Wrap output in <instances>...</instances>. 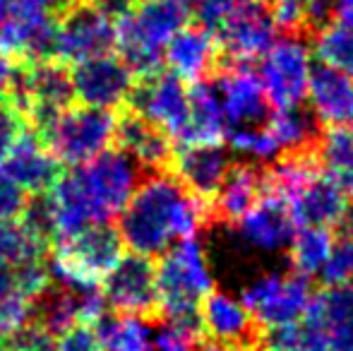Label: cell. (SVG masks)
Instances as JSON below:
<instances>
[{"mask_svg":"<svg viewBox=\"0 0 353 351\" xmlns=\"http://www.w3.org/2000/svg\"><path fill=\"white\" fill-rule=\"evenodd\" d=\"M56 351H103L94 325L77 323L56 337Z\"/></svg>","mask_w":353,"mask_h":351,"instance_id":"obj_40","label":"cell"},{"mask_svg":"<svg viewBox=\"0 0 353 351\" xmlns=\"http://www.w3.org/2000/svg\"><path fill=\"white\" fill-rule=\"evenodd\" d=\"M118 41V27L113 17L89 5L74 3L61 14L53 39V61L63 66H79L92 58L106 56Z\"/></svg>","mask_w":353,"mask_h":351,"instance_id":"obj_10","label":"cell"},{"mask_svg":"<svg viewBox=\"0 0 353 351\" xmlns=\"http://www.w3.org/2000/svg\"><path fill=\"white\" fill-rule=\"evenodd\" d=\"M296 219L279 192L265 188L260 200L236 221L238 239L260 253H281L288 250L296 236Z\"/></svg>","mask_w":353,"mask_h":351,"instance_id":"obj_15","label":"cell"},{"mask_svg":"<svg viewBox=\"0 0 353 351\" xmlns=\"http://www.w3.org/2000/svg\"><path fill=\"white\" fill-rule=\"evenodd\" d=\"M315 56L322 66L336 68L353 77V27L332 19L330 24L317 29Z\"/></svg>","mask_w":353,"mask_h":351,"instance_id":"obj_33","label":"cell"},{"mask_svg":"<svg viewBox=\"0 0 353 351\" xmlns=\"http://www.w3.org/2000/svg\"><path fill=\"white\" fill-rule=\"evenodd\" d=\"M173 176L207 205L231 171V157L221 145H190L173 157Z\"/></svg>","mask_w":353,"mask_h":351,"instance_id":"obj_19","label":"cell"},{"mask_svg":"<svg viewBox=\"0 0 353 351\" xmlns=\"http://www.w3.org/2000/svg\"><path fill=\"white\" fill-rule=\"evenodd\" d=\"M210 205L192 195L181 181L166 171H157L137 185L121 212L118 231L132 253L163 255L168 248L195 239L207 221Z\"/></svg>","mask_w":353,"mask_h":351,"instance_id":"obj_2","label":"cell"},{"mask_svg":"<svg viewBox=\"0 0 353 351\" xmlns=\"http://www.w3.org/2000/svg\"><path fill=\"white\" fill-rule=\"evenodd\" d=\"M228 132V123L223 116L221 99L216 85L210 80H200L190 87V118L183 132L176 137L183 147L190 145H221Z\"/></svg>","mask_w":353,"mask_h":351,"instance_id":"obj_25","label":"cell"},{"mask_svg":"<svg viewBox=\"0 0 353 351\" xmlns=\"http://www.w3.org/2000/svg\"><path fill=\"white\" fill-rule=\"evenodd\" d=\"M123 236L108 224H92L56 241L51 277L63 286L77 291L99 289L103 277L123 258Z\"/></svg>","mask_w":353,"mask_h":351,"instance_id":"obj_6","label":"cell"},{"mask_svg":"<svg viewBox=\"0 0 353 351\" xmlns=\"http://www.w3.org/2000/svg\"><path fill=\"white\" fill-rule=\"evenodd\" d=\"M349 241H351V245H353V219H351V239Z\"/></svg>","mask_w":353,"mask_h":351,"instance_id":"obj_48","label":"cell"},{"mask_svg":"<svg viewBox=\"0 0 353 351\" xmlns=\"http://www.w3.org/2000/svg\"><path fill=\"white\" fill-rule=\"evenodd\" d=\"M325 286H346L353 281V245L351 241H339L320 272Z\"/></svg>","mask_w":353,"mask_h":351,"instance_id":"obj_37","label":"cell"},{"mask_svg":"<svg viewBox=\"0 0 353 351\" xmlns=\"http://www.w3.org/2000/svg\"><path fill=\"white\" fill-rule=\"evenodd\" d=\"M307 106L320 126L341 128L353 123V77L330 66H315L307 87Z\"/></svg>","mask_w":353,"mask_h":351,"instance_id":"obj_20","label":"cell"},{"mask_svg":"<svg viewBox=\"0 0 353 351\" xmlns=\"http://www.w3.org/2000/svg\"><path fill=\"white\" fill-rule=\"evenodd\" d=\"M29 205V192L12 181L5 171H0V221L22 219Z\"/></svg>","mask_w":353,"mask_h":351,"instance_id":"obj_38","label":"cell"},{"mask_svg":"<svg viewBox=\"0 0 353 351\" xmlns=\"http://www.w3.org/2000/svg\"><path fill=\"white\" fill-rule=\"evenodd\" d=\"M260 80L267 101L276 111L301 108L307 99V87L312 77V51L298 37L276 39L274 46L260 58Z\"/></svg>","mask_w":353,"mask_h":351,"instance_id":"obj_11","label":"cell"},{"mask_svg":"<svg viewBox=\"0 0 353 351\" xmlns=\"http://www.w3.org/2000/svg\"><path fill=\"white\" fill-rule=\"evenodd\" d=\"M334 229L327 226H298L291 245H288V258L291 267L305 277L320 274L327 260L332 258L336 248Z\"/></svg>","mask_w":353,"mask_h":351,"instance_id":"obj_27","label":"cell"},{"mask_svg":"<svg viewBox=\"0 0 353 351\" xmlns=\"http://www.w3.org/2000/svg\"><path fill=\"white\" fill-rule=\"evenodd\" d=\"M219 53H221V43L214 37V32L195 24V27H183L171 39L163 61L168 63L173 75L185 80L188 85H195L200 80H207V75L216 66Z\"/></svg>","mask_w":353,"mask_h":351,"instance_id":"obj_21","label":"cell"},{"mask_svg":"<svg viewBox=\"0 0 353 351\" xmlns=\"http://www.w3.org/2000/svg\"><path fill=\"white\" fill-rule=\"evenodd\" d=\"M192 351H233V349L221 347V344H216V342H210V344H197Z\"/></svg>","mask_w":353,"mask_h":351,"instance_id":"obj_45","label":"cell"},{"mask_svg":"<svg viewBox=\"0 0 353 351\" xmlns=\"http://www.w3.org/2000/svg\"><path fill=\"white\" fill-rule=\"evenodd\" d=\"M34 323V301L17 289L0 301V339H10Z\"/></svg>","mask_w":353,"mask_h":351,"instance_id":"obj_36","label":"cell"},{"mask_svg":"<svg viewBox=\"0 0 353 351\" xmlns=\"http://www.w3.org/2000/svg\"><path fill=\"white\" fill-rule=\"evenodd\" d=\"M216 92L221 99L228 130L243 126H260L270 118V101L262 87L260 72L248 63H233L216 77Z\"/></svg>","mask_w":353,"mask_h":351,"instance_id":"obj_16","label":"cell"},{"mask_svg":"<svg viewBox=\"0 0 353 351\" xmlns=\"http://www.w3.org/2000/svg\"><path fill=\"white\" fill-rule=\"evenodd\" d=\"M260 347L262 351H332L325 330L303 318L283 328L265 330Z\"/></svg>","mask_w":353,"mask_h":351,"instance_id":"obj_32","label":"cell"},{"mask_svg":"<svg viewBox=\"0 0 353 351\" xmlns=\"http://www.w3.org/2000/svg\"><path fill=\"white\" fill-rule=\"evenodd\" d=\"M140 185V164L123 150H106L97 159L77 166L41 195L29 200L22 219L41 236L65 239L92 224H108Z\"/></svg>","mask_w":353,"mask_h":351,"instance_id":"obj_1","label":"cell"},{"mask_svg":"<svg viewBox=\"0 0 353 351\" xmlns=\"http://www.w3.org/2000/svg\"><path fill=\"white\" fill-rule=\"evenodd\" d=\"M87 3L99 8L101 12L111 14V17H123L130 10V0H87Z\"/></svg>","mask_w":353,"mask_h":351,"instance_id":"obj_43","label":"cell"},{"mask_svg":"<svg viewBox=\"0 0 353 351\" xmlns=\"http://www.w3.org/2000/svg\"><path fill=\"white\" fill-rule=\"evenodd\" d=\"M190 10L185 0H152L121 17L118 41L121 58L135 75L147 77L159 72L171 39L188 27Z\"/></svg>","mask_w":353,"mask_h":351,"instance_id":"obj_4","label":"cell"},{"mask_svg":"<svg viewBox=\"0 0 353 351\" xmlns=\"http://www.w3.org/2000/svg\"><path fill=\"white\" fill-rule=\"evenodd\" d=\"M48 243L39 231H34L24 219L0 221V258L12 267H22L37 260H46Z\"/></svg>","mask_w":353,"mask_h":351,"instance_id":"obj_30","label":"cell"},{"mask_svg":"<svg viewBox=\"0 0 353 351\" xmlns=\"http://www.w3.org/2000/svg\"><path fill=\"white\" fill-rule=\"evenodd\" d=\"M315 118L312 113H303L301 108H283L276 111L272 118H267V126L274 132L276 142L281 145L283 152H305L307 145L315 140Z\"/></svg>","mask_w":353,"mask_h":351,"instance_id":"obj_34","label":"cell"},{"mask_svg":"<svg viewBox=\"0 0 353 351\" xmlns=\"http://www.w3.org/2000/svg\"><path fill=\"white\" fill-rule=\"evenodd\" d=\"M118 121L113 111L94 106H70L41 128V137L61 164L82 166L97 159L116 140Z\"/></svg>","mask_w":353,"mask_h":351,"instance_id":"obj_7","label":"cell"},{"mask_svg":"<svg viewBox=\"0 0 353 351\" xmlns=\"http://www.w3.org/2000/svg\"><path fill=\"white\" fill-rule=\"evenodd\" d=\"M267 188L286 200L298 226H334L349 217V195L312 152H293L265 174Z\"/></svg>","mask_w":353,"mask_h":351,"instance_id":"obj_3","label":"cell"},{"mask_svg":"<svg viewBox=\"0 0 353 351\" xmlns=\"http://www.w3.org/2000/svg\"><path fill=\"white\" fill-rule=\"evenodd\" d=\"M58 164L41 135L24 130L10 150L3 171L27 192H46L58 181Z\"/></svg>","mask_w":353,"mask_h":351,"instance_id":"obj_22","label":"cell"},{"mask_svg":"<svg viewBox=\"0 0 353 351\" xmlns=\"http://www.w3.org/2000/svg\"><path fill=\"white\" fill-rule=\"evenodd\" d=\"M116 140L125 154H130L142 169L163 171L171 166L173 150L171 135L142 118L137 111H130L118 121Z\"/></svg>","mask_w":353,"mask_h":351,"instance_id":"obj_24","label":"cell"},{"mask_svg":"<svg viewBox=\"0 0 353 351\" xmlns=\"http://www.w3.org/2000/svg\"><path fill=\"white\" fill-rule=\"evenodd\" d=\"M226 140L233 154L243 157V159L250 161V164H274L283 152L267 123L231 128V130L226 132Z\"/></svg>","mask_w":353,"mask_h":351,"instance_id":"obj_31","label":"cell"},{"mask_svg":"<svg viewBox=\"0 0 353 351\" xmlns=\"http://www.w3.org/2000/svg\"><path fill=\"white\" fill-rule=\"evenodd\" d=\"M74 99L94 108H121L135 92V72L118 56H99L72 68Z\"/></svg>","mask_w":353,"mask_h":351,"instance_id":"obj_14","label":"cell"},{"mask_svg":"<svg viewBox=\"0 0 353 351\" xmlns=\"http://www.w3.org/2000/svg\"><path fill=\"white\" fill-rule=\"evenodd\" d=\"M14 291V267L0 258V301Z\"/></svg>","mask_w":353,"mask_h":351,"instance_id":"obj_44","label":"cell"},{"mask_svg":"<svg viewBox=\"0 0 353 351\" xmlns=\"http://www.w3.org/2000/svg\"><path fill=\"white\" fill-rule=\"evenodd\" d=\"M103 351H149L152 349V332H149V320L137 315H121V313H103L94 323Z\"/></svg>","mask_w":353,"mask_h":351,"instance_id":"obj_28","label":"cell"},{"mask_svg":"<svg viewBox=\"0 0 353 351\" xmlns=\"http://www.w3.org/2000/svg\"><path fill=\"white\" fill-rule=\"evenodd\" d=\"M74 0H12L0 24V53L17 63L53 58V39L61 14Z\"/></svg>","mask_w":353,"mask_h":351,"instance_id":"obj_8","label":"cell"},{"mask_svg":"<svg viewBox=\"0 0 353 351\" xmlns=\"http://www.w3.org/2000/svg\"><path fill=\"white\" fill-rule=\"evenodd\" d=\"M334 19V0H307L305 5V24L325 27Z\"/></svg>","mask_w":353,"mask_h":351,"instance_id":"obj_42","label":"cell"},{"mask_svg":"<svg viewBox=\"0 0 353 351\" xmlns=\"http://www.w3.org/2000/svg\"><path fill=\"white\" fill-rule=\"evenodd\" d=\"M10 8H12V0H0V24L5 22V17H8Z\"/></svg>","mask_w":353,"mask_h":351,"instance_id":"obj_46","label":"cell"},{"mask_svg":"<svg viewBox=\"0 0 353 351\" xmlns=\"http://www.w3.org/2000/svg\"><path fill=\"white\" fill-rule=\"evenodd\" d=\"M130 3H137V5H144V3H152V0H130Z\"/></svg>","mask_w":353,"mask_h":351,"instance_id":"obj_47","label":"cell"},{"mask_svg":"<svg viewBox=\"0 0 353 351\" xmlns=\"http://www.w3.org/2000/svg\"><path fill=\"white\" fill-rule=\"evenodd\" d=\"M200 318L202 328H205V337H210L212 342L221 344V347L233 351L260 347L262 328L252 318L243 299L223 294V291H212L202 301Z\"/></svg>","mask_w":353,"mask_h":351,"instance_id":"obj_17","label":"cell"},{"mask_svg":"<svg viewBox=\"0 0 353 351\" xmlns=\"http://www.w3.org/2000/svg\"><path fill=\"white\" fill-rule=\"evenodd\" d=\"M24 121L27 118L12 103H0V171H3L5 161H8L10 150L24 132Z\"/></svg>","mask_w":353,"mask_h":351,"instance_id":"obj_39","label":"cell"},{"mask_svg":"<svg viewBox=\"0 0 353 351\" xmlns=\"http://www.w3.org/2000/svg\"><path fill=\"white\" fill-rule=\"evenodd\" d=\"M265 188H267L265 174H260L250 161H248V164L231 166L226 181L221 183V188H219V192L212 200L214 214H216L219 219L236 224V221L260 200Z\"/></svg>","mask_w":353,"mask_h":351,"instance_id":"obj_26","label":"cell"},{"mask_svg":"<svg viewBox=\"0 0 353 351\" xmlns=\"http://www.w3.org/2000/svg\"><path fill=\"white\" fill-rule=\"evenodd\" d=\"M272 14H274L276 27L298 32L305 27V5L307 0H260Z\"/></svg>","mask_w":353,"mask_h":351,"instance_id":"obj_41","label":"cell"},{"mask_svg":"<svg viewBox=\"0 0 353 351\" xmlns=\"http://www.w3.org/2000/svg\"><path fill=\"white\" fill-rule=\"evenodd\" d=\"M243 303L262 330L298 323L312 299L310 277L301 272H270L257 277L243 291Z\"/></svg>","mask_w":353,"mask_h":351,"instance_id":"obj_9","label":"cell"},{"mask_svg":"<svg viewBox=\"0 0 353 351\" xmlns=\"http://www.w3.org/2000/svg\"><path fill=\"white\" fill-rule=\"evenodd\" d=\"M130 101L132 111L161 128L173 140L181 135L190 118V87L173 72H154L142 77L140 85H135Z\"/></svg>","mask_w":353,"mask_h":351,"instance_id":"obj_13","label":"cell"},{"mask_svg":"<svg viewBox=\"0 0 353 351\" xmlns=\"http://www.w3.org/2000/svg\"><path fill=\"white\" fill-rule=\"evenodd\" d=\"M303 320L325 330L332 351H353V286H325L312 294Z\"/></svg>","mask_w":353,"mask_h":351,"instance_id":"obj_23","label":"cell"},{"mask_svg":"<svg viewBox=\"0 0 353 351\" xmlns=\"http://www.w3.org/2000/svg\"><path fill=\"white\" fill-rule=\"evenodd\" d=\"M159 320L200 318V305L214 291V277L200 241L188 239L163 253L157 265Z\"/></svg>","mask_w":353,"mask_h":351,"instance_id":"obj_5","label":"cell"},{"mask_svg":"<svg viewBox=\"0 0 353 351\" xmlns=\"http://www.w3.org/2000/svg\"><path fill=\"white\" fill-rule=\"evenodd\" d=\"M103 299L116 313L137 315L149 323H159L157 265L140 253H128L103 277Z\"/></svg>","mask_w":353,"mask_h":351,"instance_id":"obj_12","label":"cell"},{"mask_svg":"<svg viewBox=\"0 0 353 351\" xmlns=\"http://www.w3.org/2000/svg\"><path fill=\"white\" fill-rule=\"evenodd\" d=\"M325 171L339 183L341 190L353 200V123L341 128H327L317 150Z\"/></svg>","mask_w":353,"mask_h":351,"instance_id":"obj_29","label":"cell"},{"mask_svg":"<svg viewBox=\"0 0 353 351\" xmlns=\"http://www.w3.org/2000/svg\"><path fill=\"white\" fill-rule=\"evenodd\" d=\"M248 0H185L190 17L195 19L200 27L210 29L216 34L238 10L245 5Z\"/></svg>","mask_w":353,"mask_h":351,"instance_id":"obj_35","label":"cell"},{"mask_svg":"<svg viewBox=\"0 0 353 351\" xmlns=\"http://www.w3.org/2000/svg\"><path fill=\"white\" fill-rule=\"evenodd\" d=\"M276 29L279 27L274 14L260 0H248L216 34L226 56H231L236 63H250L274 46Z\"/></svg>","mask_w":353,"mask_h":351,"instance_id":"obj_18","label":"cell"}]
</instances>
